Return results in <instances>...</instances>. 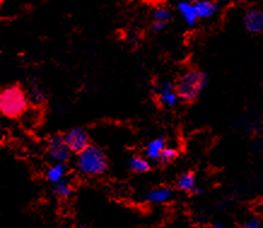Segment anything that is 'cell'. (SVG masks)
Masks as SVG:
<instances>
[{
  "label": "cell",
  "instance_id": "cell-19",
  "mask_svg": "<svg viewBox=\"0 0 263 228\" xmlns=\"http://www.w3.org/2000/svg\"><path fill=\"white\" fill-rule=\"evenodd\" d=\"M167 22H161V21H154L151 24V30L154 33H160L162 30L165 29L167 27Z\"/></svg>",
  "mask_w": 263,
  "mask_h": 228
},
{
  "label": "cell",
  "instance_id": "cell-2",
  "mask_svg": "<svg viewBox=\"0 0 263 228\" xmlns=\"http://www.w3.org/2000/svg\"><path fill=\"white\" fill-rule=\"evenodd\" d=\"M29 100L27 92L18 85H10L0 93V111L8 119H17L24 115Z\"/></svg>",
  "mask_w": 263,
  "mask_h": 228
},
{
  "label": "cell",
  "instance_id": "cell-9",
  "mask_svg": "<svg viewBox=\"0 0 263 228\" xmlns=\"http://www.w3.org/2000/svg\"><path fill=\"white\" fill-rule=\"evenodd\" d=\"M165 141L167 140H165L164 137H158L152 139L150 143L146 145V147H145V156H146L148 160L152 161L160 160L162 152H163L165 146H167Z\"/></svg>",
  "mask_w": 263,
  "mask_h": 228
},
{
  "label": "cell",
  "instance_id": "cell-22",
  "mask_svg": "<svg viewBox=\"0 0 263 228\" xmlns=\"http://www.w3.org/2000/svg\"><path fill=\"white\" fill-rule=\"evenodd\" d=\"M212 228H224V227H222V226H214Z\"/></svg>",
  "mask_w": 263,
  "mask_h": 228
},
{
  "label": "cell",
  "instance_id": "cell-6",
  "mask_svg": "<svg viewBox=\"0 0 263 228\" xmlns=\"http://www.w3.org/2000/svg\"><path fill=\"white\" fill-rule=\"evenodd\" d=\"M156 94H157L158 102L162 106L167 109L175 108L179 103V94L176 92L175 84L171 81H165L156 88Z\"/></svg>",
  "mask_w": 263,
  "mask_h": 228
},
{
  "label": "cell",
  "instance_id": "cell-14",
  "mask_svg": "<svg viewBox=\"0 0 263 228\" xmlns=\"http://www.w3.org/2000/svg\"><path fill=\"white\" fill-rule=\"evenodd\" d=\"M27 97H28L29 104L32 105H41L46 100V93L39 85H30V87L27 91Z\"/></svg>",
  "mask_w": 263,
  "mask_h": 228
},
{
  "label": "cell",
  "instance_id": "cell-1",
  "mask_svg": "<svg viewBox=\"0 0 263 228\" xmlns=\"http://www.w3.org/2000/svg\"><path fill=\"white\" fill-rule=\"evenodd\" d=\"M208 76L205 72L190 69L185 71L175 82V88L180 100L183 103H193L199 98L208 86Z\"/></svg>",
  "mask_w": 263,
  "mask_h": 228
},
{
  "label": "cell",
  "instance_id": "cell-20",
  "mask_svg": "<svg viewBox=\"0 0 263 228\" xmlns=\"http://www.w3.org/2000/svg\"><path fill=\"white\" fill-rule=\"evenodd\" d=\"M243 228H263V226L261 224V222H259V220L257 219H250L248 221L247 223L244 224Z\"/></svg>",
  "mask_w": 263,
  "mask_h": 228
},
{
  "label": "cell",
  "instance_id": "cell-21",
  "mask_svg": "<svg viewBox=\"0 0 263 228\" xmlns=\"http://www.w3.org/2000/svg\"><path fill=\"white\" fill-rule=\"evenodd\" d=\"M190 2H192V3H197V2H202V0H190ZM213 2H215V0H213Z\"/></svg>",
  "mask_w": 263,
  "mask_h": 228
},
{
  "label": "cell",
  "instance_id": "cell-10",
  "mask_svg": "<svg viewBox=\"0 0 263 228\" xmlns=\"http://www.w3.org/2000/svg\"><path fill=\"white\" fill-rule=\"evenodd\" d=\"M197 15L199 20L212 18L217 12V4L213 0H202V2L195 3Z\"/></svg>",
  "mask_w": 263,
  "mask_h": 228
},
{
  "label": "cell",
  "instance_id": "cell-17",
  "mask_svg": "<svg viewBox=\"0 0 263 228\" xmlns=\"http://www.w3.org/2000/svg\"><path fill=\"white\" fill-rule=\"evenodd\" d=\"M152 20L168 23L172 20V11L164 6H158L152 11Z\"/></svg>",
  "mask_w": 263,
  "mask_h": 228
},
{
  "label": "cell",
  "instance_id": "cell-12",
  "mask_svg": "<svg viewBox=\"0 0 263 228\" xmlns=\"http://www.w3.org/2000/svg\"><path fill=\"white\" fill-rule=\"evenodd\" d=\"M172 197V189L168 187H158L147 192L146 200L154 204H162V203L168 202Z\"/></svg>",
  "mask_w": 263,
  "mask_h": 228
},
{
  "label": "cell",
  "instance_id": "cell-18",
  "mask_svg": "<svg viewBox=\"0 0 263 228\" xmlns=\"http://www.w3.org/2000/svg\"><path fill=\"white\" fill-rule=\"evenodd\" d=\"M178 155H179L178 148L173 146H165L163 152H162L160 160L162 163H171V162H173L176 157H178Z\"/></svg>",
  "mask_w": 263,
  "mask_h": 228
},
{
  "label": "cell",
  "instance_id": "cell-5",
  "mask_svg": "<svg viewBox=\"0 0 263 228\" xmlns=\"http://www.w3.org/2000/svg\"><path fill=\"white\" fill-rule=\"evenodd\" d=\"M63 137L65 144L75 155L81 154L82 151L86 150L91 145V139H89L87 130L81 128V127H75V128L69 129Z\"/></svg>",
  "mask_w": 263,
  "mask_h": 228
},
{
  "label": "cell",
  "instance_id": "cell-15",
  "mask_svg": "<svg viewBox=\"0 0 263 228\" xmlns=\"http://www.w3.org/2000/svg\"><path fill=\"white\" fill-rule=\"evenodd\" d=\"M129 169L133 173L137 174H144L150 170V163H148L147 157H141V156H134L132 157L129 162H128Z\"/></svg>",
  "mask_w": 263,
  "mask_h": 228
},
{
  "label": "cell",
  "instance_id": "cell-11",
  "mask_svg": "<svg viewBox=\"0 0 263 228\" xmlns=\"http://www.w3.org/2000/svg\"><path fill=\"white\" fill-rule=\"evenodd\" d=\"M67 174V165L61 162H54L50 168L47 169L46 178L51 184H56V182L63 180Z\"/></svg>",
  "mask_w": 263,
  "mask_h": 228
},
{
  "label": "cell",
  "instance_id": "cell-8",
  "mask_svg": "<svg viewBox=\"0 0 263 228\" xmlns=\"http://www.w3.org/2000/svg\"><path fill=\"white\" fill-rule=\"evenodd\" d=\"M178 11L181 13L183 21L189 27H193L199 20L196 11L195 3L190 2V0H180L178 3Z\"/></svg>",
  "mask_w": 263,
  "mask_h": 228
},
{
  "label": "cell",
  "instance_id": "cell-4",
  "mask_svg": "<svg viewBox=\"0 0 263 228\" xmlns=\"http://www.w3.org/2000/svg\"><path fill=\"white\" fill-rule=\"evenodd\" d=\"M46 152L52 161L61 162V163H67L70 160L72 154L68 145L65 144L64 137L60 136V134L48 138L46 143Z\"/></svg>",
  "mask_w": 263,
  "mask_h": 228
},
{
  "label": "cell",
  "instance_id": "cell-3",
  "mask_svg": "<svg viewBox=\"0 0 263 228\" xmlns=\"http://www.w3.org/2000/svg\"><path fill=\"white\" fill-rule=\"evenodd\" d=\"M108 157L102 148L96 145L89 146L78 155L76 168L78 172L86 176H100L108 170Z\"/></svg>",
  "mask_w": 263,
  "mask_h": 228
},
{
  "label": "cell",
  "instance_id": "cell-13",
  "mask_svg": "<svg viewBox=\"0 0 263 228\" xmlns=\"http://www.w3.org/2000/svg\"><path fill=\"white\" fill-rule=\"evenodd\" d=\"M176 186L183 192H193L196 188V176L191 172L182 173L176 180Z\"/></svg>",
  "mask_w": 263,
  "mask_h": 228
},
{
  "label": "cell",
  "instance_id": "cell-16",
  "mask_svg": "<svg viewBox=\"0 0 263 228\" xmlns=\"http://www.w3.org/2000/svg\"><path fill=\"white\" fill-rule=\"evenodd\" d=\"M53 192L56 193L58 197L61 198H68V197L71 196L72 193V187L67 179H63V180L56 182L53 184Z\"/></svg>",
  "mask_w": 263,
  "mask_h": 228
},
{
  "label": "cell",
  "instance_id": "cell-7",
  "mask_svg": "<svg viewBox=\"0 0 263 228\" xmlns=\"http://www.w3.org/2000/svg\"><path fill=\"white\" fill-rule=\"evenodd\" d=\"M244 27L249 33L258 34L263 32V11L257 9H250L245 12Z\"/></svg>",
  "mask_w": 263,
  "mask_h": 228
}]
</instances>
